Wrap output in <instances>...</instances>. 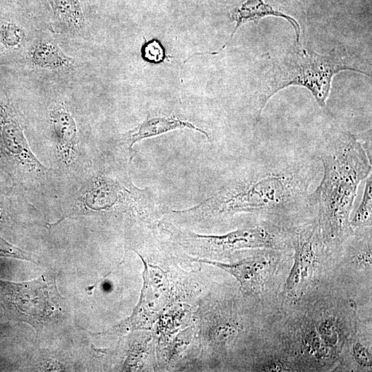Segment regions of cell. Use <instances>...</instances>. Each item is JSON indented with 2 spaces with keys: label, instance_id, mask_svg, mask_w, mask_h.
Segmentation results:
<instances>
[{
  "label": "cell",
  "instance_id": "10",
  "mask_svg": "<svg viewBox=\"0 0 372 372\" xmlns=\"http://www.w3.org/2000/svg\"><path fill=\"white\" fill-rule=\"evenodd\" d=\"M139 256L145 266L141 299L132 315L123 324L117 326V329L148 327L164 307L168 299L169 285L164 273L160 269L147 264L140 255Z\"/></svg>",
  "mask_w": 372,
  "mask_h": 372
},
{
  "label": "cell",
  "instance_id": "20",
  "mask_svg": "<svg viewBox=\"0 0 372 372\" xmlns=\"http://www.w3.org/2000/svg\"><path fill=\"white\" fill-rule=\"evenodd\" d=\"M141 56L149 63H158L165 59V52L159 41L152 39L144 42L141 48Z\"/></svg>",
  "mask_w": 372,
  "mask_h": 372
},
{
  "label": "cell",
  "instance_id": "9",
  "mask_svg": "<svg viewBox=\"0 0 372 372\" xmlns=\"http://www.w3.org/2000/svg\"><path fill=\"white\" fill-rule=\"evenodd\" d=\"M275 249L260 248L253 255L230 264L205 260L200 262L214 265L233 276L243 293L256 295L263 289L275 269L279 258Z\"/></svg>",
  "mask_w": 372,
  "mask_h": 372
},
{
  "label": "cell",
  "instance_id": "4",
  "mask_svg": "<svg viewBox=\"0 0 372 372\" xmlns=\"http://www.w3.org/2000/svg\"><path fill=\"white\" fill-rule=\"evenodd\" d=\"M25 129L20 112L0 96V183L18 189L39 209L52 205L54 189L50 168L30 147Z\"/></svg>",
  "mask_w": 372,
  "mask_h": 372
},
{
  "label": "cell",
  "instance_id": "12",
  "mask_svg": "<svg viewBox=\"0 0 372 372\" xmlns=\"http://www.w3.org/2000/svg\"><path fill=\"white\" fill-rule=\"evenodd\" d=\"M267 16L280 17L287 20L293 26L296 34V43L299 44L301 29L300 24L295 19L282 12L273 10L270 5L265 3L262 0H246L231 12V18L233 21L236 22V26L229 39L224 44L222 49H224L227 44L231 41L240 25L249 21L257 23L260 19Z\"/></svg>",
  "mask_w": 372,
  "mask_h": 372
},
{
  "label": "cell",
  "instance_id": "13",
  "mask_svg": "<svg viewBox=\"0 0 372 372\" xmlns=\"http://www.w3.org/2000/svg\"><path fill=\"white\" fill-rule=\"evenodd\" d=\"M39 210L18 189L0 183V227H10L25 213Z\"/></svg>",
  "mask_w": 372,
  "mask_h": 372
},
{
  "label": "cell",
  "instance_id": "16",
  "mask_svg": "<svg viewBox=\"0 0 372 372\" xmlns=\"http://www.w3.org/2000/svg\"><path fill=\"white\" fill-rule=\"evenodd\" d=\"M365 186L361 201L350 217V226L353 231L369 229L372 224V176L365 179Z\"/></svg>",
  "mask_w": 372,
  "mask_h": 372
},
{
  "label": "cell",
  "instance_id": "11",
  "mask_svg": "<svg viewBox=\"0 0 372 372\" xmlns=\"http://www.w3.org/2000/svg\"><path fill=\"white\" fill-rule=\"evenodd\" d=\"M188 128L204 134L209 139L207 132L194 123L175 116L149 114L134 128L123 134L118 139V149L130 161L134 156L133 145L147 138L158 136L176 129Z\"/></svg>",
  "mask_w": 372,
  "mask_h": 372
},
{
  "label": "cell",
  "instance_id": "3",
  "mask_svg": "<svg viewBox=\"0 0 372 372\" xmlns=\"http://www.w3.org/2000/svg\"><path fill=\"white\" fill-rule=\"evenodd\" d=\"M123 163L98 152L80 173L56 189L52 207L61 216L54 225L65 218L154 213L152 194L133 183Z\"/></svg>",
  "mask_w": 372,
  "mask_h": 372
},
{
  "label": "cell",
  "instance_id": "18",
  "mask_svg": "<svg viewBox=\"0 0 372 372\" xmlns=\"http://www.w3.org/2000/svg\"><path fill=\"white\" fill-rule=\"evenodd\" d=\"M316 328L320 337L329 349L335 348L338 345L340 331L333 318L329 317L322 320Z\"/></svg>",
  "mask_w": 372,
  "mask_h": 372
},
{
  "label": "cell",
  "instance_id": "15",
  "mask_svg": "<svg viewBox=\"0 0 372 372\" xmlns=\"http://www.w3.org/2000/svg\"><path fill=\"white\" fill-rule=\"evenodd\" d=\"M57 20L72 32L84 28L85 17L82 0H48Z\"/></svg>",
  "mask_w": 372,
  "mask_h": 372
},
{
  "label": "cell",
  "instance_id": "21",
  "mask_svg": "<svg viewBox=\"0 0 372 372\" xmlns=\"http://www.w3.org/2000/svg\"><path fill=\"white\" fill-rule=\"evenodd\" d=\"M352 355L355 362L362 369L371 370L372 368L371 353L368 347L360 341L355 342L352 346Z\"/></svg>",
  "mask_w": 372,
  "mask_h": 372
},
{
  "label": "cell",
  "instance_id": "8",
  "mask_svg": "<svg viewBox=\"0 0 372 372\" xmlns=\"http://www.w3.org/2000/svg\"><path fill=\"white\" fill-rule=\"evenodd\" d=\"M321 241L316 219L295 234L293 264L285 285L288 297L298 299L307 289L314 275Z\"/></svg>",
  "mask_w": 372,
  "mask_h": 372
},
{
  "label": "cell",
  "instance_id": "22",
  "mask_svg": "<svg viewBox=\"0 0 372 372\" xmlns=\"http://www.w3.org/2000/svg\"><path fill=\"white\" fill-rule=\"evenodd\" d=\"M289 369L285 364L279 361L270 362L263 366V371H286Z\"/></svg>",
  "mask_w": 372,
  "mask_h": 372
},
{
  "label": "cell",
  "instance_id": "23",
  "mask_svg": "<svg viewBox=\"0 0 372 372\" xmlns=\"http://www.w3.org/2000/svg\"><path fill=\"white\" fill-rule=\"evenodd\" d=\"M14 0H0V3H9Z\"/></svg>",
  "mask_w": 372,
  "mask_h": 372
},
{
  "label": "cell",
  "instance_id": "1",
  "mask_svg": "<svg viewBox=\"0 0 372 372\" xmlns=\"http://www.w3.org/2000/svg\"><path fill=\"white\" fill-rule=\"evenodd\" d=\"M317 169L310 158L264 156L234 173L199 204L171 212L177 218L197 221L239 213L281 215L303 211L308 209Z\"/></svg>",
  "mask_w": 372,
  "mask_h": 372
},
{
  "label": "cell",
  "instance_id": "2",
  "mask_svg": "<svg viewBox=\"0 0 372 372\" xmlns=\"http://www.w3.org/2000/svg\"><path fill=\"white\" fill-rule=\"evenodd\" d=\"M318 158L322 177L308 196V207L316 214L323 243L338 246L353 233L350 217L358 186L371 174V159L363 144L348 132L329 137L320 146Z\"/></svg>",
  "mask_w": 372,
  "mask_h": 372
},
{
  "label": "cell",
  "instance_id": "14",
  "mask_svg": "<svg viewBox=\"0 0 372 372\" xmlns=\"http://www.w3.org/2000/svg\"><path fill=\"white\" fill-rule=\"evenodd\" d=\"M31 59L34 65L45 69H68L75 63L72 57L67 55L56 43L45 39L34 45Z\"/></svg>",
  "mask_w": 372,
  "mask_h": 372
},
{
  "label": "cell",
  "instance_id": "6",
  "mask_svg": "<svg viewBox=\"0 0 372 372\" xmlns=\"http://www.w3.org/2000/svg\"><path fill=\"white\" fill-rule=\"evenodd\" d=\"M167 230L185 247L198 253L216 254L242 249L280 248L285 244L282 229L268 223L245 226L223 235H199L182 231L170 223Z\"/></svg>",
  "mask_w": 372,
  "mask_h": 372
},
{
  "label": "cell",
  "instance_id": "7",
  "mask_svg": "<svg viewBox=\"0 0 372 372\" xmlns=\"http://www.w3.org/2000/svg\"><path fill=\"white\" fill-rule=\"evenodd\" d=\"M14 298L13 314L37 331L56 322L62 311L63 297L57 290L55 276L45 273L22 283H6Z\"/></svg>",
  "mask_w": 372,
  "mask_h": 372
},
{
  "label": "cell",
  "instance_id": "17",
  "mask_svg": "<svg viewBox=\"0 0 372 372\" xmlns=\"http://www.w3.org/2000/svg\"><path fill=\"white\" fill-rule=\"evenodd\" d=\"M24 28L12 17L0 16V44L8 51L19 50L24 43Z\"/></svg>",
  "mask_w": 372,
  "mask_h": 372
},
{
  "label": "cell",
  "instance_id": "5",
  "mask_svg": "<svg viewBox=\"0 0 372 372\" xmlns=\"http://www.w3.org/2000/svg\"><path fill=\"white\" fill-rule=\"evenodd\" d=\"M343 70L366 74L349 65L335 53L322 55L310 50L300 49L276 60L265 74L260 88L256 121L268 101L278 91L290 85L306 87L320 106H326L332 79Z\"/></svg>",
  "mask_w": 372,
  "mask_h": 372
},
{
  "label": "cell",
  "instance_id": "19",
  "mask_svg": "<svg viewBox=\"0 0 372 372\" xmlns=\"http://www.w3.org/2000/svg\"><path fill=\"white\" fill-rule=\"evenodd\" d=\"M303 342L307 351L315 358H324L329 352V348L320 337L316 327L306 330Z\"/></svg>",
  "mask_w": 372,
  "mask_h": 372
}]
</instances>
